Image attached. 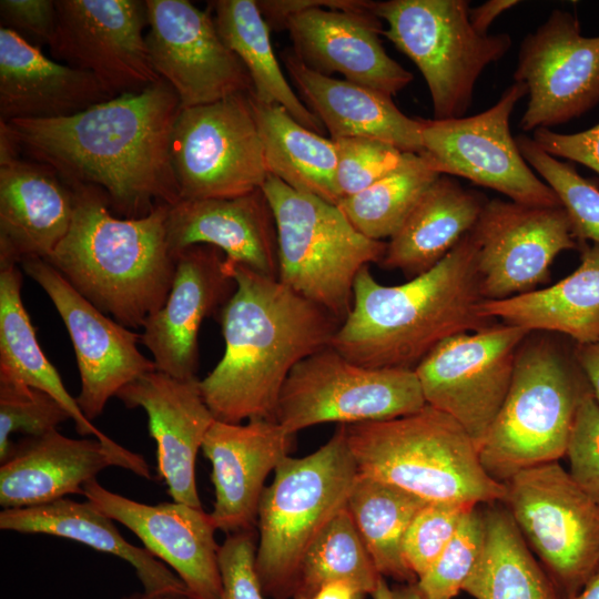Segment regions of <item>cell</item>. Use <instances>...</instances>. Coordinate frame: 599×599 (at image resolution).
Segmentation results:
<instances>
[{"mask_svg":"<svg viewBox=\"0 0 599 599\" xmlns=\"http://www.w3.org/2000/svg\"><path fill=\"white\" fill-rule=\"evenodd\" d=\"M21 285L18 265L0 267V382L48 393L68 410L78 434L93 435L103 443L112 441L84 416L42 352L21 298Z\"/></svg>","mask_w":599,"mask_h":599,"instance_id":"obj_34","label":"cell"},{"mask_svg":"<svg viewBox=\"0 0 599 599\" xmlns=\"http://www.w3.org/2000/svg\"><path fill=\"white\" fill-rule=\"evenodd\" d=\"M180 110L177 94L160 79L69 116L0 122L20 154L50 166L70 186L99 187L116 215L140 219L181 200L171 162Z\"/></svg>","mask_w":599,"mask_h":599,"instance_id":"obj_1","label":"cell"},{"mask_svg":"<svg viewBox=\"0 0 599 599\" xmlns=\"http://www.w3.org/2000/svg\"><path fill=\"white\" fill-rule=\"evenodd\" d=\"M573 355L599 404V341L576 345Z\"/></svg>","mask_w":599,"mask_h":599,"instance_id":"obj_51","label":"cell"},{"mask_svg":"<svg viewBox=\"0 0 599 599\" xmlns=\"http://www.w3.org/2000/svg\"><path fill=\"white\" fill-rule=\"evenodd\" d=\"M425 405L415 370L364 367L329 345L291 370L278 396L275 422L295 435L326 423L394 419Z\"/></svg>","mask_w":599,"mask_h":599,"instance_id":"obj_11","label":"cell"},{"mask_svg":"<svg viewBox=\"0 0 599 599\" xmlns=\"http://www.w3.org/2000/svg\"><path fill=\"white\" fill-rule=\"evenodd\" d=\"M518 3L520 1L517 0H488L469 9V21L476 32L487 35L488 29L496 18Z\"/></svg>","mask_w":599,"mask_h":599,"instance_id":"obj_50","label":"cell"},{"mask_svg":"<svg viewBox=\"0 0 599 599\" xmlns=\"http://www.w3.org/2000/svg\"><path fill=\"white\" fill-rule=\"evenodd\" d=\"M334 141V140H333ZM336 185L339 199L367 189L395 170L405 152L384 140L354 136L335 140Z\"/></svg>","mask_w":599,"mask_h":599,"instance_id":"obj_44","label":"cell"},{"mask_svg":"<svg viewBox=\"0 0 599 599\" xmlns=\"http://www.w3.org/2000/svg\"><path fill=\"white\" fill-rule=\"evenodd\" d=\"M121 599H194L189 592H163L150 595L135 592L130 596L122 597Z\"/></svg>","mask_w":599,"mask_h":599,"instance_id":"obj_55","label":"cell"},{"mask_svg":"<svg viewBox=\"0 0 599 599\" xmlns=\"http://www.w3.org/2000/svg\"><path fill=\"white\" fill-rule=\"evenodd\" d=\"M145 4L151 64L173 88L181 108L252 92L246 68L223 42L211 11L187 0H146Z\"/></svg>","mask_w":599,"mask_h":599,"instance_id":"obj_17","label":"cell"},{"mask_svg":"<svg viewBox=\"0 0 599 599\" xmlns=\"http://www.w3.org/2000/svg\"><path fill=\"white\" fill-rule=\"evenodd\" d=\"M262 191L275 220L277 280L342 323L353 307L358 273L380 263L386 242L359 233L337 205L274 175L268 174Z\"/></svg>","mask_w":599,"mask_h":599,"instance_id":"obj_8","label":"cell"},{"mask_svg":"<svg viewBox=\"0 0 599 599\" xmlns=\"http://www.w3.org/2000/svg\"><path fill=\"white\" fill-rule=\"evenodd\" d=\"M483 510L484 546L461 590L475 599H561L508 509Z\"/></svg>","mask_w":599,"mask_h":599,"instance_id":"obj_36","label":"cell"},{"mask_svg":"<svg viewBox=\"0 0 599 599\" xmlns=\"http://www.w3.org/2000/svg\"><path fill=\"white\" fill-rule=\"evenodd\" d=\"M512 78L528 90L522 131L578 118L599 103V37H583L573 14L554 10L522 39Z\"/></svg>","mask_w":599,"mask_h":599,"instance_id":"obj_18","label":"cell"},{"mask_svg":"<svg viewBox=\"0 0 599 599\" xmlns=\"http://www.w3.org/2000/svg\"><path fill=\"white\" fill-rule=\"evenodd\" d=\"M532 140L548 154L580 163L599 174V123L571 134L540 128L532 132Z\"/></svg>","mask_w":599,"mask_h":599,"instance_id":"obj_48","label":"cell"},{"mask_svg":"<svg viewBox=\"0 0 599 599\" xmlns=\"http://www.w3.org/2000/svg\"><path fill=\"white\" fill-rule=\"evenodd\" d=\"M467 0L374 1L385 35L418 68L435 120L465 116L483 71L511 47L508 33L483 35L469 21Z\"/></svg>","mask_w":599,"mask_h":599,"instance_id":"obj_9","label":"cell"},{"mask_svg":"<svg viewBox=\"0 0 599 599\" xmlns=\"http://www.w3.org/2000/svg\"><path fill=\"white\" fill-rule=\"evenodd\" d=\"M165 227L175 256L192 245H211L227 263L277 278L275 220L262 189L234 197L180 200L167 206Z\"/></svg>","mask_w":599,"mask_h":599,"instance_id":"obj_27","label":"cell"},{"mask_svg":"<svg viewBox=\"0 0 599 599\" xmlns=\"http://www.w3.org/2000/svg\"><path fill=\"white\" fill-rule=\"evenodd\" d=\"M484 301L470 232L433 268L399 285H383L364 267L353 307L331 346L368 368L412 369L444 339L493 324Z\"/></svg>","mask_w":599,"mask_h":599,"instance_id":"obj_3","label":"cell"},{"mask_svg":"<svg viewBox=\"0 0 599 599\" xmlns=\"http://www.w3.org/2000/svg\"><path fill=\"white\" fill-rule=\"evenodd\" d=\"M357 475L345 425L312 454L277 465L257 516L255 570L264 596L293 598L307 549L346 507Z\"/></svg>","mask_w":599,"mask_h":599,"instance_id":"obj_6","label":"cell"},{"mask_svg":"<svg viewBox=\"0 0 599 599\" xmlns=\"http://www.w3.org/2000/svg\"><path fill=\"white\" fill-rule=\"evenodd\" d=\"M294 436L275 420L215 419L201 449L212 465L215 501L210 514L219 530L229 535L255 529L264 483L290 456Z\"/></svg>","mask_w":599,"mask_h":599,"instance_id":"obj_24","label":"cell"},{"mask_svg":"<svg viewBox=\"0 0 599 599\" xmlns=\"http://www.w3.org/2000/svg\"><path fill=\"white\" fill-rule=\"evenodd\" d=\"M0 155V267L45 260L67 235L74 191L50 166Z\"/></svg>","mask_w":599,"mask_h":599,"instance_id":"obj_26","label":"cell"},{"mask_svg":"<svg viewBox=\"0 0 599 599\" xmlns=\"http://www.w3.org/2000/svg\"><path fill=\"white\" fill-rule=\"evenodd\" d=\"M250 101L268 174L337 205L335 142L300 124L281 105L263 103L251 94Z\"/></svg>","mask_w":599,"mask_h":599,"instance_id":"obj_33","label":"cell"},{"mask_svg":"<svg viewBox=\"0 0 599 599\" xmlns=\"http://www.w3.org/2000/svg\"><path fill=\"white\" fill-rule=\"evenodd\" d=\"M99 510L130 529L155 558L172 569L194 599H221L222 581L211 514L182 502L149 505L91 479L82 487Z\"/></svg>","mask_w":599,"mask_h":599,"instance_id":"obj_20","label":"cell"},{"mask_svg":"<svg viewBox=\"0 0 599 599\" xmlns=\"http://www.w3.org/2000/svg\"><path fill=\"white\" fill-rule=\"evenodd\" d=\"M55 61L92 74L113 97L160 80L145 41V1L55 0Z\"/></svg>","mask_w":599,"mask_h":599,"instance_id":"obj_16","label":"cell"},{"mask_svg":"<svg viewBox=\"0 0 599 599\" xmlns=\"http://www.w3.org/2000/svg\"><path fill=\"white\" fill-rule=\"evenodd\" d=\"M0 528L21 534H44L81 542L130 564L145 593L189 592L182 580L145 548L122 537L114 520L90 500L61 498L52 502L0 512Z\"/></svg>","mask_w":599,"mask_h":599,"instance_id":"obj_30","label":"cell"},{"mask_svg":"<svg viewBox=\"0 0 599 599\" xmlns=\"http://www.w3.org/2000/svg\"><path fill=\"white\" fill-rule=\"evenodd\" d=\"M520 82L510 84L489 109L470 116L420 119L423 154L441 175L467 179L510 201L530 206H562L519 152L509 129L510 115L527 95Z\"/></svg>","mask_w":599,"mask_h":599,"instance_id":"obj_13","label":"cell"},{"mask_svg":"<svg viewBox=\"0 0 599 599\" xmlns=\"http://www.w3.org/2000/svg\"><path fill=\"white\" fill-rule=\"evenodd\" d=\"M171 162L181 200L234 197L262 189L268 172L250 93L181 108Z\"/></svg>","mask_w":599,"mask_h":599,"instance_id":"obj_12","label":"cell"},{"mask_svg":"<svg viewBox=\"0 0 599 599\" xmlns=\"http://www.w3.org/2000/svg\"><path fill=\"white\" fill-rule=\"evenodd\" d=\"M1 27L41 49L51 43L57 27L53 0H1Z\"/></svg>","mask_w":599,"mask_h":599,"instance_id":"obj_47","label":"cell"},{"mask_svg":"<svg viewBox=\"0 0 599 599\" xmlns=\"http://www.w3.org/2000/svg\"><path fill=\"white\" fill-rule=\"evenodd\" d=\"M488 200L440 175L386 243L379 263L413 278L438 264L476 225Z\"/></svg>","mask_w":599,"mask_h":599,"instance_id":"obj_31","label":"cell"},{"mask_svg":"<svg viewBox=\"0 0 599 599\" xmlns=\"http://www.w3.org/2000/svg\"><path fill=\"white\" fill-rule=\"evenodd\" d=\"M530 335V334H529ZM520 345L510 386L479 448L484 469L506 483L517 473L558 461L590 386L575 355L546 337Z\"/></svg>","mask_w":599,"mask_h":599,"instance_id":"obj_7","label":"cell"},{"mask_svg":"<svg viewBox=\"0 0 599 599\" xmlns=\"http://www.w3.org/2000/svg\"><path fill=\"white\" fill-rule=\"evenodd\" d=\"M440 175L423 154L405 152L395 170L362 192L341 200L337 206L366 237L389 240Z\"/></svg>","mask_w":599,"mask_h":599,"instance_id":"obj_38","label":"cell"},{"mask_svg":"<svg viewBox=\"0 0 599 599\" xmlns=\"http://www.w3.org/2000/svg\"><path fill=\"white\" fill-rule=\"evenodd\" d=\"M475 504L429 501L415 516L403 539V557L418 580L434 565Z\"/></svg>","mask_w":599,"mask_h":599,"instance_id":"obj_43","label":"cell"},{"mask_svg":"<svg viewBox=\"0 0 599 599\" xmlns=\"http://www.w3.org/2000/svg\"><path fill=\"white\" fill-rule=\"evenodd\" d=\"M380 578L345 507L307 549L292 599H313L322 587L334 581L349 582L372 595Z\"/></svg>","mask_w":599,"mask_h":599,"instance_id":"obj_39","label":"cell"},{"mask_svg":"<svg viewBox=\"0 0 599 599\" xmlns=\"http://www.w3.org/2000/svg\"><path fill=\"white\" fill-rule=\"evenodd\" d=\"M480 314L529 333L556 332L577 345L599 341V244L582 245L580 265L551 286L486 301Z\"/></svg>","mask_w":599,"mask_h":599,"instance_id":"obj_32","label":"cell"},{"mask_svg":"<svg viewBox=\"0 0 599 599\" xmlns=\"http://www.w3.org/2000/svg\"><path fill=\"white\" fill-rule=\"evenodd\" d=\"M197 378L183 380L149 372L116 394L125 407L144 409L156 443V470L176 502L202 508L195 481V460L215 422Z\"/></svg>","mask_w":599,"mask_h":599,"instance_id":"obj_23","label":"cell"},{"mask_svg":"<svg viewBox=\"0 0 599 599\" xmlns=\"http://www.w3.org/2000/svg\"><path fill=\"white\" fill-rule=\"evenodd\" d=\"M357 471L427 501H504L506 484L484 469L475 443L451 416L425 405L403 417L345 425Z\"/></svg>","mask_w":599,"mask_h":599,"instance_id":"obj_5","label":"cell"},{"mask_svg":"<svg viewBox=\"0 0 599 599\" xmlns=\"http://www.w3.org/2000/svg\"><path fill=\"white\" fill-rule=\"evenodd\" d=\"M210 7L220 37L250 74V94L263 103L283 106L300 124L323 133V123L286 80L273 50L271 29L256 0H216Z\"/></svg>","mask_w":599,"mask_h":599,"instance_id":"obj_35","label":"cell"},{"mask_svg":"<svg viewBox=\"0 0 599 599\" xmlns=\"http://www.w3.org/2000/svg\"><path fill=\"white\" fill-rule=\"evenodd\" d=\"M566 456L571 478L599 505V404L591 389L577 409Z\"/></svg>","mask_w":599,"mask_h":599,"instance_id":"obj_45","label":"cell"},{"mask_svg":"<svg viewBox=\"0 0 599 599\" xmlns=\"http://www.w3.org/2000/svg\"><path fill=\"white\" fill-rule=\"evenodd\" d=\"M286 30L297 58L324 75L337 72L390 97L413 80V73L386 53L382 20L373 11L308 9L290 18Z\"/></svg>","mask_w":599,"mask_h":599,"instance_id":"obj_25","label":"cell"},{"mask_svg":"<svg viewBox=\"0 0 599 599\" xmlns=\"http://www.w3.org/2000/svg\"><path fill=\"white\" fill-rule=\"evenodd\" d=\"M224 260L219 248L204 244L177 253L167 298L142 327L141 343L150 351L156 370L183 380L196 378L201 325L235 291Z\"/></svg>","mask_w":599,"mask_h":599,"instance_id":"obj_22","label":"cell"},{"mask_svg":"<svg viewBox=\"0 0 599 599\" xmlns=\"http://www.w3.org/2000/svg\"><path fill=\"white\" fill-rule=\"evenodd\" d=\"M71 187L70 229L45 261L101 312L125 327H143L164 305L175 274L165 227L169 205L123 219L112 214L99 187Z\"/></svg>","mask_w":599,"mask_h":599,"instance_id":"obj_4","label":"cell"},{"mask_svg":"<svg viewBox=\"0 0 599 599\" xmlns=\"http://www.w3.org/2000/svg\"><path fill=\"white\" fill-rule=\"evenodd\" d=\"M20 265L47 293L68 329L81 378L75 399L89 420L121 388L156 369L138 348L141 334L97 308L45 260L27 258Z\"/></svg>","mask_w":599,"mask_h":599,"instance_id":"obj_19","label":"cell"},{"mask_svg":"<svg viewBox=\"0 0 599 599\" xmlns=\"http://www.w3.org/2000/svg\"><path fill=\"white\" fill-rule=\"evenodd\" d=\"M429 501L395 485L357 475L346 507L382 577L414 583L402 546L405 532Z\"/></svg>","mask_w":599,"mask_h":599,"instance_id":"obj_37","label":"cell"},{"mask_svg":"<svg viewBox=\"0 0 599 599\" xmlns=\"http://www.w3.org/2000/svg\"><path fill=\"white\" fill-rule=\"evenodd\" d=\"M520 154L557 194L580 244H599V189L568 162L559 161L525 134L515 138Z\"/></svg>","mask_w":599,"mask_h":599,"instance_id":"obj_40","label":"cell"},{"mask_svg":"<svg viewBox=\"0 0 599 599\" xmlns=\"http://www.w3.org/2000/svg\"><path fill=\"white\" fill-rule=\"evenodd\" d=\"M271 30H286L290 18L308 9L326 8L348 11H373L374 1L367 0H256Z\"/></svg>","mask_w":599,"mask_h":599,"instance_id":"obj_49","label":"cell"},{"mask_svg":"<svg viewBox=\"0 0 599 599\" xmlns=\"http://www.w3.org/2000/svg\"><path fill=\"white\" fill-rule=\"evenodd\" d=\"M111 98L92 74L0 28V121L69 116Z\"/></svg>","mask_w":599,"mask_h":599,"instance_id":"obj_28","label":"cell"},{"mask_svg":"<svg viewBox=\"0 0 599 599\" xmlns=\"http://www.w3.org/2000/svg\"><path fill=\"white\" fill-rule=\"evenodd\" d=\"M366 593L346 581H334L322 587L313 599H364Z\"/></svg>","mask_w":599,"mask_h":599,"instance_id":"obj_53","label":"cell"},{"mask_svg":"<svg viewBox=\"0 0 599 599\" xmlns=\"http://www.w3.org/2000/svg\"><path fill=\"white\" fill-rule=\"evenodd\" d=\"M571 599H599V569L587 581L581 591Z\"/></svg>","mask_w":599,"mask_h":599,"instance_id":"obj_54","label":"cell"},{"mask_svg":"<svg viewBox=\"0 0 599 599\" xmlns=\"http://www.w3.org/2000/svg\"><path fill=\"white\" fill-rule=\"evenodd\" d=\"M370 596L373 599H426L416 582L390 588L384 577Z\"/></svg>","mask_w":599,"mask_h":599,"instance_id":"obj_52","label":"cell"},{"mask_svg":"<svg viewBox=\"0 0 599 599\" xmlns=\"http://www.w3.org/2000/svg\"><path fill=\"white\" fill-rule=\"evenodd\" d=\"M224 264L235 281L234 293L217 313L224 353L199 380L200 390L216 420H275L291 370L329 346L341 322L277 278Z\"/></svg>","mask_w":599,"mask_h":599,"instance_id":"obj_2","label":"cell"},{"mask_svg":"<svg viewBox=\"0 0 599 599\" xmlns=\"http://www.w3.org/2000/svg\"><path fill=\"white\" fill-rule=\"evenodd\" d=\"M484 539V514L476 505L466 512L454 537L434 565L417 580L424 597L455 598L480 557Z\"/></svg>","mask_w":599,"mask_h":599,"instance_id":"obj_41","label":"cell"},{"mask_svg":"<svg viewBox=\"0 0 599 599\" xmlns=\"http://www.w3.org/2000/svg\"><path fill=\"white\" fill-rule=\"evenodd\" d=\"M71 419L68 410L51 395L34 387L0 382V463L11 450L10 436L22 433L40 436Z\"/></svg>","mask_w":599,"mask_h":599,"instance_id":"obj_42","label":"cell"},{"mask_svg":"<svg viewBox=\"0 0 599 599\" xmlns=\"http://www.w3.org/2000/svg\"><path fill=\"white\" fill-rule=\"evenodd\" d=\"M110 466H120L150 479L145 459L114 440L73 439L57 429L26 436L12 444L0 466V505L4 509L34 507L70 494Z\"/></svg>","mask_w":599,"mask_h":599,"instance_id":"obj_21","label":"cell"},{"mask_svg":"<svg viewBox=\"0 0 599 599\" xmlns=\"http://www.w3.org/2000/svg\"><path fill=\"white\" fill-rule=\"evenodd\" d=\"M256 540L252 529L229 534L220 545L221 599H265L255 570Z\"/></svg>","mask_w":599,"mask_h":599,"instance_id":"obj_46","label":"cell"},{"mask_svg":"<svg viewBox=\"0 0 599 599\" xmlns=\"http://www.w3.org/2000/svg\"><path fill=\"white\" fill-rule=\"evenodd\" d=\"M483 298L504 300L550 281V266L562 251L578 248L562 206H530L488 200L470 231Z\"/></svg>","mask_w":599,"mask_h":599,"instance_id":"obj_15","label":"cell"},{"mask_svg":"<svg viewBox=\"0 0 599 599\" xmlns=\"http://www.w3.org/2000/svg\"><path fill=\"white\" fill-rule=\"evenodd\" d=\"M298 92L332 140L367 136L403 152L422 153L420 119L404 114L390 95L307 68L293 51L283 54Z\"/></svg>","mask_w":599,"mask_h":599,"instance_id":"obj_29","label":"cell"},{"mask_svg":"<svg viewBox=\"0 0 599 599\" xmlns=\"http://www.w3.org/2000/svg\"><path fill=\"white\" fill-rule=\"evenodd\" d=\"M529 334L493 323L444 339L414 369L426 404L457 420L478 451L507 396L518 349Z\"/></svg>","mask_w":599,"mask_h":599,"instance_id":"obj_14","label":"cell"},{"mask_svg":"<svg viewBox=\"0 0 599 599\" xmlns=\"http://www.w3.org/2000/svg\"><path fill=\"white\" fill-rule=\"evenodd\" d=\"M504 502L561 599L578 595L599 569V505L558 461L524 469Z\"/></svg>","mask_w":599,"mask_h":599,"instance_id":"obj_10","label":"cell"}]
</instances>
